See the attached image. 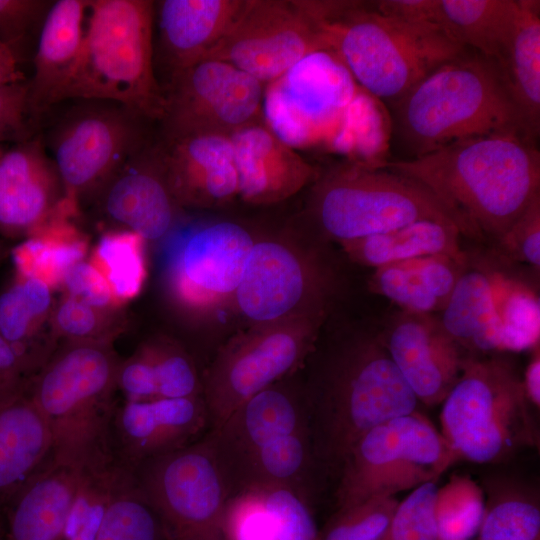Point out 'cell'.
I'll return each mask as SVG.
<instances>
[{"instance_id":"cell-17","label":"cell","mask_w":540,"mask_h":540,"mask_svg":"<svg viewBox=\"0 0 540 540\" xmlns=\"http://www.w3.org/2000/svg\"><path fill=\"white\" fill-rule=\"evenodd\" d=\"M66 195L56 165L40 135L15 144L0 157V234H33L64 206Z\"/></svg>"},{"instance_id":"cell-7","label":"cell","mask_w":540,"mask_h":540,"mask_svg":"<svg viewBox=\"0 0 540 540\" xmlns=\"http://www.w3.org/2000/svg\"><path fill=\"white\" fill-rule=\"evenodd\" d=\"M514 365L502 357H465L460 376L442 402L441 434L458 459L495 463L539 435Z\"/></svg>"},{"instance_id":"cell-16","label":"cell","mask_w":540,"mask_h":540,"mask_svg":"<svg viewBox=\"0 0 540 540\" xmlns=\"http://www.w3.org/2000/svg\"><path fill=\"white\" fill-rule=\"evenodd\" d=\"M210 422L203 396L117 403L110 431L114 458L135 471L143 463L201 440Z\"/></svg>"},{"instance_id":"cell-5","label":"cell","mask_w":540,"mask_h":540,"mask_svg":"<svg viewBox=\"0 0 540 540\" xmlns=\"http://www.w3.org/2000/svg\"><path fill=\"white\" fill-rule=\"evenodd\" d=\"M304 401L317 468L336 477L365 433L417 411L419 402L379 340L365 341L341 356L323 386Z\"/></svg>"},{"instance_id":"cell-11","label":"cell","mask_w":540,"mask_h":540,"mask_svg":"<svg viewBox=\"0 0 540 540\" xmlns=\"http://www.w3.org/2000/svg\"><path fill=\"white\" fill-rule=\"evenodd\" d=\"M438 319L461 349L521 352L539 345L538 296L498 271L466 269Z\"/></svg>"},{"instance_id":"cell-19","label":"cell","mask_w":540,"mask_h":540,"mask_svg":"<svg viewBox=\"0 0 540 540\" xmlns=\"http://www.w3.org/2000/svg\"><path fill=\"white\" fill-rule=\"evenodd\" d=\"M245 3L246 0L155 2L154 67L161 87L176 74L207 59Z\"/></svg>"},{"instance_id":"cell-31","label":"cell","mask_w":540,"mask_h":540,"mask_svg":"<svg viewBox=\"0 0 540 540\" xmlns=\"http://www.w3.org/2000/svg\"><path fill=\"white\" fill-rule=\"evenodd\" d=\"M521 116L529 139L540 131V2L521 0L516 29L495 61Z\"/></svg>"},{"instance_id":"cell-49","label":"cell","mask_w":540,"mask_h":540,"mask_svg":"<svg viewBox=\"0 0 540 540\" xmlns=\"http://www.w3.org/2000/svg\"><path fill=\"white\" fill-rule=\"evenodd\" d=\"M102 312L66 295L53 312L55 331L68 342L108 343L109 333L102 327Z\"/></svg>"},{"instance_id":"cell-34","label":"cell","mask_w":540,"mask_h":540,"mask_svg":"<svg viewBox=\"0 0 540 540\" xmlns=\"http://www.w3.org/2000/svg\"><path fill=\"white\" fill-rule=\"evenodd\" d=\"M71 213L62 209L12 249L16 275L41 280L52 289L62 285L68 270L84 259L88 248L85 237L67 221Z\"/></svg>"},{"instance_id":"cell-55","label":"cell","mask_w":540,"mask_h":540,"mask_svg":"<svg viewBox=\"0 0 540 540\" xmlns=\"http://www.w3.org/2000/svg\"><path fill=\"white\" fill-rule=\"evenodd\" d=\"M532 357L522 377L525 394L532 406H540V350L539 345L532 349Z\"/></svg>"},{"instance_id":"cell-23","label":"cell","mask_w":540,"mask_h":540,"mask_svg":"<svg viewBox=\"0 0 540 540\" xmlns=\"http://www.w3.org/2000/svg\"><path fill=\"white\" fill-rule=\"evenodd\" d=\"M158 140L173 198L185 204H206L238 193L230 135L211 133Z\"/></svg>"},{"instance_id":"cell-33","label":"cell","mask_w":540,"mask_h":540,"mask_svg":"<svg viewBox=\"0 0 540 540\" xmlns=\"http://www.w3.org/2000/svg\"><path fill=\"white\" fill-rule=\"evenodd\" d=\"M461 232L450 222L419 220L363 239L344 242L351 255L365 265L379 268L418 257L446 255L466 260Z\"/></svg>"},{"instance_id":"cell-36","label":"cell","mask_w":540,"mask_h":540,"mask_svg":"<svg viewBox=\"0 0 540 540\" xmlns=\"http://www.w3.org/2000/svg\"><path fill=\"white\" fill-rule=\"evenodd\" d=\"M134 472L116 459L83 467L57 540H96L107 508Z\"/></svg>"},{"instance_id":"cell-51","label":"cell","mask_w":540,"mask_h":540,"mask_svg":"<svg viewBox=\"0 0 540 540\" xmlns=\"http://www.w3.org/2000/svg\"><path fill=\"white\" fill-rule=\"evenodd\" d=\"M497 241L508 257L539 269L540 194Z\"/></svg>"},{"instance_id":"cell-52","label":"cell","mask_w":540,"mask_h":540,"mask_svg":"<svg viewBox=\"0 0 540 540\" xmlns=\"http://www.w3.org/2000/svg\"><path fill=\"white\" fill-rule=\"evenodd\" d=\"M66 295L96 309L107 310L115 301L108 281L92 261L81 260L66 273L62 285Z\"/></svg>"},{"instance_id":"cell-46","label":"cell","mask_w":540,"mask_h":540,"mask_svg":"<svg viewBox=\"0 0 540 540\" xmlns=\"http://www.w3.org/2000/svg\"><path fill=\"white\" fill-rule=\"evenodd\" d=\"M224 530L226 540H281L257 489L229 498Z\"/></svg>"},{"instance_id":"cell-44","label":"cell","mask_w":540,"mask_h":540,"mask_svg":"<svg viewBox=\"0 0 540 540\" xmlns=\"http://www.w3.org/2000/svg\"><path fill=\"white\" fill-rule=\"evenodd\" d=\"M277 527L281 540H320L310 502L294 491L278 486L255 487Z\"/></svg>"},{"instance_id":"cell-53","label":"cell","mask_w":540,"mask_h":540,"mask_svg":"<svg viewBox=\"0 0 540 540\" xmlns=\"http://www.w3.org/2000/svg\"><path fill=\"white\" fill-rule=\"evenodd\" d=\"M36 374L28 357L0 335V401L27 391Z\"/></svg>"},{"instance_id":"cell-14","label":"cell","mask_w":540,"mask_h":540,"mask_svg":"<svg viewBox=\"0 0 540 540\" xmlns=\"http://www.w3.org/2000/svg\"><path fill=\"white\" fill-rule=\"evenodd\" d=\"M160 138L198 134L231 135L263 120L265 85L217 59H205L162 85Z\"/></svg>"},{"instance_id":"cell-15","label":"cell","mask_w":540,"mask_h":540,"mask_svg":"<svg viewBox=\"0 0 540 540\" xmlns=\"http://www.w3.org/2000/svg\"><path fill=\"white\" fill-rule=\"evenodd\" d=\"M319 50H327L302 1L246 0L207 59L225 61L267 85Z\"/></svg>"},{"instance_id":"cell-58","label":"cell","mask_w":540,"mask_h":540,"mask_svg":"<svg viewBox=\"0 0 540 540\" xmlns=\"http://www.w3.org/2000/svg\"><path fill=\"white\" fill-rule=\"evenodd\" d=\"M2 154H3V152L0 150V157H1Z\"/></svg>"},{"instance_id":"cell-54","label":"cell","mask_w":540,"mask_h":540,"mask_svg":"<svg viewBox=\"0 0 540 540\" xmlns=\"http://www.w3.org/2000/svg\"><path fill=\"white\" fill-rule=\"evenodd\" d=\"M23 51L0 42V86L25 80L20 70Z\"/></svg>"},{"instance_id":"cell-2","label":"cell","mask_w":540,"mask_h":540,"mask_svg":"<svg viewBox=\"0 0 540 540\" xmlns=\"http://www.w3.org/2000/svg\"><path fill=\"white\" fill-rule=\"evenodd\" d=\"M391 108L392 134L405 159L499 132L529 139L497 63L470 49L429 73Z\"/></svg>"},{"instance_id":"cell-37","label":"cell","mask_w":540,"mask_h":540,"mask_svg":"<svg viewBox=\"0 0 540 540\" xmlns=\"http://www.w3.org/2000/svg\"><path fill=\"white\" fill-rule=\"evenodd\" d=\"M391 134V119L384 115L381 101L360 89L327 148L347 156V161L376 167L387 161L382 153Z\"/></svg>"},{"instance_id":"cell-20","label":"cell","mask_w":540,"mask_h":540,"mask_svg":"<svg viewBox=\"0 0 540 540\" xmlns=\"http://www.w3.org/2000/svg\"><path fill=\"white\" fill-rule=\"evenodd\" d=\"M402 377L422 403H442L458 380L465 357L431 314L403 312L383 341Z\"/></svg>"},{"instance_id":"cell-32","label":"cell","mask_w":540,"mask_h":540,"mask_svg":"<svg viewBox=\"0 0 540 540\" xmlns=\"http://www.w3.org/2000/svg\"><path fill=\"white\" fill-rule=\"evenodd\" d=\"M317 471L308 430H299L260 448L237 476L230 497L255 487L278 486L311 503Z\"/></svg>"},{"instance_id":"cell-48","label":"cell","mask_w":540,"mask_h":540,"mask_svg":"<svg viewBox=\"0 0 540 540\" xmlns=\"http://www.w3.org/2000/svg\"><path fill=\"white\" fill-rule=\"evenodd\" d=\"M40 124L32 111L28 80L0 86V142L29 140Z\"/></svg>"},{"instance_id":"cell-4","label":"cell","mask_w":540,"mask_h":540,"mask_svg":"<svg viewBox=\"0 0 540 540\" xmlns=\"http://www.w3.org/2000/svg\"><path fill=\"white\" fill-rule=\"evenodd\" d=\"M154 19V1L89 0L81 51L59 103L116 102L158 123L164 98L154 67Z\"/></svg>"},{"instance_id":"cell-40","label":"cell","mask_w":540,"mask_h":540,"mask_svg":"<svg viewBox=\"0 0 540 540\" xmlns=\"http://www.w3.org/2000/svg\"><path fill=\"white\" fill-rule=\"evenodd\" d=\"M484 512L480 486L469 476L452 475L436 493L437 540H472L478 534Z\"/></svg>"},{"instance_id":"cell-9","label":"cell","mask_w":540,"mask_h":540,"mask_svg":"<svg viewBox=\"0 0 540 540\" xmlns=\"http://www.w3.org/2000/svg\"><path fill=\"white\" fill-rule=\"evenodd\" d=\"M457 460L441 432L418 411L390 419L365 433L347 455L337 477L336 507L436 482Z\"/></svg>"},{"instance_id":"cell-47","label":"cell","mask_w":540,"mask_h":540,"mask_svg":"<svg viewBox=\"0 0 540 540\" xmlns=\"http://www.w3.org/2000/svg\"><path fill=\"white\" fill-rule=\"evenodd\" d=\"M140 351L152 367L158 399L201 395L195 367L183 353L159 347H145Z\"/></svg>"},{"instance_id":"cell-26","label":"cell","mask_w":540,"mask_h":540,"mask_svg":"<svg viewBox=\"0 0 540 540\" xmlns=\"http://www.w3.org/2000/svg\"><path fill=\"white\" fill-rule=\"evenodd\" d=\"M253 245L249 233L231 222L196 232L182 250L180 291L189 299L232 292L240 282Z\"/></svg>"},{"instance_id":"cell-38","label":"cell","mask_w":540,"mask_h":540,"mask_svg":"<svg viewBox=\"0 0 540 540\" xmlns=\"http://www.w3.org/2000/svg\"><path fill=\"white\" fill-rule=\"evenodd\" d=\"M477 540H540L538 496L510 481L494 483Z\"/></svg>"},{"instance_id":"cell-12","label":"cell","mask_w":540,"mask_h":540,"mask_svg":"<svg viewBox=\"0 0 540 540\" xmlns=\"http://www.w3.org/2000/svg\"><path fill=\"white\" fill-rule=\"evenodd\" d=\"M134 473L166 540H226L230 496L205 436L143 463Z\"/></svg>"},{"instance_id":"cell-6","label":"cell","mask_w":540,"mask_h":540,"mask_svg":"<svg viewBox=\"0 0 540 540\" xmlns=\"http://www.w3.org/2000/svg\"><path fill=\"white\" fill-rule=\"evenodd\" d=\"M119 362L108 343L68 342L34 376L28 394L49 426L53 460L82 468L115 459Z\"/></svg>"},{"instance_id":"cell-21","label":"cell","mask_w":540,"mask_h":540,"mask_svg":"<svg viewBox=\"0 0 540 540\" xmlns=\"http://www.w3.org/2000/svg\"><path fill=\"white\" fill-rule=\"evenodd\" d=\"M107 219L144 240L162 237L173 221L159 140L135 153L96 198Z\"/></svg>"},{"instance_id":"cell-43","label":"cell","mask_w":540,"mask_h":540,"mask_svg":"<svg viewBox=\"0 0 540 540\" xmlns=\"http://www.w3.org/2000/svg\"><path fill=\"white\" fill-rule=\"evenodd\" d=\"M398 502L395 496L379 495L337 509L320 531V540H380Z\"/></svg>"},{"instance_id":"cell-45","label":"cell","mask_w":540,"mask_h":540,"mask_svg":"<svg viewBox=\"0 0 540 540\" xmlns=\"http://www.w3.org/2000/svg\"><path fill=\"white\" fill-rule=\"evenodd\" d=\"M436 482L413 489L398 505L380 540H437L434 504Z\"/></svg>"},{"instance_id":"cell-41","label":"cell","mask_w":540,"mask_h":540,"mask_svg":"<svg viewBox=\"0 0 540 540\" xmlns=\"http://www.w3.org/2000/svg\"><path fill=\"white\" fill-rule=\"evenodd\" d=\"M96 540H166L160 520L135 474L111 501Z\"/></svg>"},{"instance_id":"cell-27","label":"cell","mask_w":540,"mask_h":540,"mask_svg":"<svg viewBox=\"0 0 540 540\" xmlns=\"http://www.w3.org/2000/svg\"><path fill=\"white\" fill-rule=\"evenodd\" d=\"M82 468L51 460L4 509V540H57L67 519Z\"/></svg>"},{"instance_id":"cell-29","label":"cell","mask_w":540,"mask_h":540,"mask_svg":"<svg viewBox=\"0 0 540 540\" xmlns=\"http://www.w3.org/2000/svg\"><path fill=\"white\" fill-rule=\"evenodd\" d=\"M520 6L521 0H423L420 21L498 61L516 29Z\"/></svg>"},{"instance_id":"cell-25","label":"cell","mask_w":540,"mask_h":540,"mask_svg":"<svg viewBox=\"0 0 540 540\" xmlns=\"http://www.w3.org/2000/svg\"><path fill=\"white\" fill-rule=\"evenodd\" d=\"M89 0L53 2L38 34L34 73L28 80L30 103L36 119L59 103L81 51Z\"/></svg>"},{"instance_id":"cell-30","label":"cell","mask_w":540,"mask_h":540,"mask_svg":"<svg viewBox=\"0 0 540 540\" xmlns=\"http://www.w3.org/2000/svg\"><path fill=\"white\" fill-rule=\"evenodd\" d=\"M304 290L297 258L274 242L254 244L236 288L241 310L250 318H278L298 303Z\"/></svg>"},{"instance_id":"cell-28","label":"cell","mask_w":540,"mask_h":540,"mask_svg":"<svg viewBox=\"0 0 540 540\" xmlns=\"http://www.w3.org/2000/svg\"><path fill=\"white\" fill-rule=\"evenodd\" d=\"M49 426L28 390L0 401V511L51 460Z\"/></svg>"},{"instance_id":"cell-35","label":"cell","mask_w":540,"mask_h":540,"mask_svg":"<svg viewBox=\"0 0 540 540\" xmlns=\"http://www.w3.org/2000/svg\"><path fill=\"white\" fill-rule=\"evenodd\" d=\"M51 309L52 288L35 278L16 275L0 294V335L28 357L37 373L55 352L39 335Z\"/></svg>"},{"instance_id":"cell-1","label":"cell","mask_w":540,"mask_h":540,"mask_svg":"<svg viewBox=\"0 0 540 540\" xmlns=\"http://www.w3.org/2000/svg\"><path fill=\"white\" fill-rule=\"evenodd\" d=\"M428 189L462 235L498 240L540 194V152L518 132L467 138L378 165Z\"/></svg>"},{"instance_id":"cell-8","label":"cell","mask_w":540,"mask_h":540,"mask_svg":"<svg viewBox=\"0 0 540 540\" xmlns=\"http://www.w3.org/2000/svg\"><path fill=\"white\" fill-rule=\"evenodd\" d=\"M47 136L66 199L97 198L123 165L152 140L153 123L116 102L71 100Z\"/></svg>"},{"instance_id":"cell-57","label":"cell","mask_w":540,"mask_h":540,"mask_svg":"<svg viewBox=\"0 0 540 540\" xmlns=\"http://www.w3.org/2000/svg\"><path fill=\"white\" fill-rule=\"evenodd\" d=\"M5 255H6V249H5L4 244L0 240V262L3 260Z\"/></svg>"},{"instance_id":"cell-10","label":"cell","mask_w":540,"mask_h":540,"mask_svg":"<svg viewBox=\"0 0 540 540\" xmlns=\"http://www.w3.org/2000/svg\"><path fill=\"white\" fill-rule=\"evenodd\" d=\"M317 215L324 230L343 242L419 220L450 222L458 228L451 213L417 181L385 167L352 161L334 168L323 180Z\"/></svg>"},{"instance_id":"cell-3","label":"cell","mask_w":540,"mask_h":540,"mask_svg":"<svg viewBox=\"0 0 540 540\" xmlns=\"http://www.w3.org/2000/svg\"><path fill=\"white\" fill-rule=\"evenodd\" d=\"M327 50L357 85L390 104L463 48L433 25L384 15L359 1H302Z\"/></svg>"},{"instance_id":"cell-39","label":"cell","mask_w":540,"mask_h":540,"mask_svg":"<svg viewBox=\"0 0 540 540\" xmlns=\"http://www.w3.org/2000/svg\"><path fill=\"white\" fill-rule=\"evenodd\" d=\"M143 242L132 231L116 229L101 235L94 249L92 262L108 281L117 303L134 298L142 288L146 276Z\"/></svg>"},{"instance_id":"cell-24","label":"cell","mask_w":540,"mask_h":540,"mask_svg":"<svg viewBox=\"0 0 540 540\" xmlns=\"http://www.w3.org/2000/svg\"><path fill=\"white\" fill-rule=\"evenodd\" d=\"M238 194L251 202L287 197L318 175L316 167L278 138L264 123H251L230 135Z\"/></svg>"},{"instance_id":"cell-18","label":"cell","mask_w":540,"mask_h":540,"mask_svg":"<svg viewBox=\"0 0 540 540\" xmlns=\"http://www.w3.org/2000/svg\"><path fill=\"white\" fill-rule=\"evenodd\" d=\"M275 384L247 399L205 435L229 496L237 476L260 448L307 429L304 396Z\"/></svg>"},{"instance_id":"cell-42","label":"cell","mask_w":540,"mask_h":540,"mask_svg":"<svg viewBox=\"0 0 540 540\" xmlns=\"http://www.w3.org/2000/svg\"><path fill=\"white\" fill-rule=\"evenodd\" d=\"M424 257L376 268L372 278L374 290L403 312L431 314L441 311L443 306L432 292Z\"/></svg>"},{"instance_id":"cell-56","label":"cell","mask_w":540,"mask_h":540,"mask_svg":"<svg viewBox=\"0 0 540 540\" xmlns=\"http://www.w3.org/2000/svg\"><path fill=\"white\" fill-rule=\"evenodd\" d=\"M5 537V515L4 511H0V540Z\"/></svg>"},{"instance_id":"cell-50","label":"cell","mask_w":540,"mask_h":540,"mask_svg":"<svg viewBox=\"0 0 540 540\" xmlns=\"http://www.w3.org/2000/svg\"><path fill=\"white\" fill-rule=\"evenodd\" d=\"M54 1L0 0V42L23 51L26 40L41 26Z\"/></svg>"},{"instance_id":"cell-22","label":"cell","mask_w":540,"mask_h":540,"mask_svg":"<svg viewBox=\"0 0 540 540\" xmlns=\"http://www.w3.org/2000/svg\"><path fill=\"white\" fill-rule=\"evenodd\" d=\"M303 351L299 338L275 332L226 355L211 375L203 395L209 431L220 426L247 399L291 371Z\"/></svg>"},{"instance_id":"cell-13","label":"cell","mask_w":540,"mask_h":540,"mask_svg":"<svg viewBox=\"0 0 540 540\" xmlns=\"http://www.w3.org/2000/svg\"><path fill=\"white\" fill-rule=\"evenodd\" d=\"M360 89L333 52L315 51L265 86L263 119L297 151L327 148Z\"/></svg>"}]
</instances>
